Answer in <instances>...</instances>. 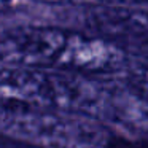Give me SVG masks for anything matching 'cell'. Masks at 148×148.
Here are the masks:
<instances>
[{
	"label": "cell",
	"mask_w": 148,
	"mask_h": 148,
	"mask_svg": "<svg viewBox=\"0 0 148 148\" xmlns=\"http://www.w3.org/2000/svg\"><path fill=\"white\" fill-rule=\"evenodd\" d=\"M0 105L38 112H64L94 121H132L134 107L121 89L78 73L34 69H0Z\"/></svg>",
	"instance_id": "obj_1"
},
{
	"label": "cell",
	"mask_w": 148,
	"mask_h": 148,
	"mask_svg": "<svg viewBox=\"0 0 148 148\" xmlns=\"http://www.w3.org/2000/svg\"><path fill=\"white\" fill-rule=\"evenodd\" d=\"M0 62L7 67L97 77L123 70L127 54L92 32L26 26L0 35Z\"/></svg>",
	"instance_id": "obj_2"
},
{
	"label": "cell",
	"mask_w": 148,
	"mask_h": 148,
	"mask_svg": "<svg viewBox=\"0 0 148 148\" xmlns=\"http://www.w3.org/2000/svg\"><path fill=\"white\" fill-rule=\"evenodd\" d=\"M132 89L143 99V102L148 105V65H142L138 70L132 72L131 78H129Z\"/></svg>",
	"instance_id": "obj_3"
},
{
	"label": "cell",
	"mask_w": 148,
	"mask_h": 148,
	"mask_svg": "<svg viewBox=\"0 0 148 148\" xmlns=\"http://www.w3.org/2000/svg\"><path fill=\"white\" fill-rule=\"evenodd\" d=\"M0 148H56V147H46V145H38L27 140L23 137L8 134H0Z\"/></svg>",
	"instance_id": "obj_4"
},
{
	"label": "cell",
	"mask_w": 148,
	"mask_h": 148,
	"mask_svg": "<svg viewBox=\"0 0 148 148\" xmlns=\"http://www.w3.org/2000/svg\"><path fill=\"white\" fill-rule=\"evenodd\" d=\"M2 2H5V3H8V2H13V0H2Z\"/></svg>",
	"instance_id": "obj_5"
}]
</instances>
